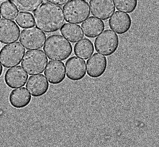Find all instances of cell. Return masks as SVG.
Returning a JSON list of instances; mask_svg holds the SVG:
<instances>
[{
  "mask_svg": "<svg viewBox=\"0 0 159 147\" xmlns=\"http://www.w3.org/2000/svg\"><path fill=\"white\" fill-rule=\"evenodd\" d=\"M107 67V60L105 56L95 53L86 62L88 75L92 78H98L105 72Z\"/></svg>",
  "mask_w": 159,
  "mask_h": 147,
  "instance_id": "obj_11",
  "label": "cell"
},
{
  "mask_svg": "<svg viewBox=\"0 0 159 147\" xmlns=\"http://www.w3.org/2000/svg\"><path fill=\"white\" fill-rule=\"evenodd\" d=\"M117 10L127 13L135 11L138 5V0H114Z\"/></svg>",
  "mask_w": 159,
  "mask_h": 147,
  "instance_id": "obj_23",
  "label": "cell"
},
{
  "mask_svg": "<svg viewBox=\"0 0 159 147\" xmlns=\"http://www.w3.org/2000/svg\"><path fill=\"white\" fill-rule=\"evenodd\" d=\"M74 52L77 57L86 60L93 54V44L89 39L84 38L74 45Z\"/></svg>",
  "mask_w": 159,
  "mask_h": 147,
  "instance_id": "obj_19",
  "label": "cell"
},
{
  "mask_svg": "<svg viewBox=\"0 0 159 147\" xmlns=\"http://www.w3.org/2000/svg\"><path fill=\"white\" fill-rule=\"evenodd\" d=\"M96 51L105 56L113 54L119 46V38L117 34L111 30H106L94 42Z\"/></svg>",
  "mask_w": 159,
  "mask_h": 147,
  "instance_id": "obj_6",
  "label": "cell"
},
{
  "mask_svg": "<svg viewBox=\"0 0 159 147\" xmlns=\"http://www.w3.org/2000/svg\"><path fill=\"white\" fill-rule=\"evenodd\" d=\"M63 10L66 21L70 23L80 24L90 16L89 5L85 0H71Z\"/></svg>",
  "mask_w": 159,
  "mask_h": 147,
  "instance_id": "obj_3",
  "label": "cell"
},
{
  "mask_svg": "<svg viewBox=\"0 0 159 147\" xmlns=\"http://www.w3.org/2000/svg\"><path fill=\"white\" fill-rule=\"evenodd\" d=\"M43 50L50 60L64 61L72 54V46L63 36L53 34L46 39Z\"/></svg>",
  "mask_w": 159,
  "mask_h": 147,
  "instance_id": "obj_2",
  "label": "cell"
},
{
  "mask_svg": "<svg viewBox=\"0 0 159 147\" xmlns=\"http://www.w3.org/2000/svg\"><path fill=\"white\" fill-rule=\"evenodd\" d=\"M31 100V95L25 87L14 90L10 94V103L15 108L22 109L28 106Z\"/></svg>",
  "mask_w": 159,
  "mask_h": 147,
  "instance_id": "obj_17",
  "label": "cell"
},
{
  "mask_svg": "<svg viewBox=\"0 0 159 147\" xmlns=\"http://www.w3.org/2000/svg\"><path fill=\"white\" fill-rule=\"evenodd\" d=\"M25 49L19 42L5 45L0 51V61L5 68L12 67L20 64Z\"/></svg>",
  "mask_w": 159,
  "mask_h": 147,
  "instance_id": "obj_5",
  "label": "cell"
},
{
  "mask_svg": "<svg viewBox=\"0 0 159 147\" xmlns=\"http://www.w3.org/2000/svg\"><path fill=\"white\" fill-rule=\"evenodd\" d=\"M61 33L72 43H75L84 37V34L80 26L71 23H66L61 28Z\"/></svg>",
  "mask_w": 159,
  "mask_h": 147,
  "instance_id": "obj_18",
  "label": "cell"
},
{
  "mask_svg": "<svg viewBox=\"0 0 159 147\" xmlns=\"http://www.w3.org/2000/svg\"><path fill=\"white\" fill-rule=\"evenodd\" d=\"M44 74L51 84L57 85L61 84L66 78L64 63L62 62L50 61Z\"/></svg>",
  "mask_w": 159,
  "mask_h": 147,
  "instance_id": "obj_13",
  "label": "cell"
},
{
  "mask_svg": "<svg viewBox=\"0 0 159 147\" xmlns=\"http://www.w3.org/2000/svg\"><path fill=\"white\" fill-rule=\"evenodd\" d=\"M34 18L36 27L46 33L58 31L65 22L62 8L50 3L39 6L34 12Z\"/></svg>",
  "mask_w": 159,
  "mask_h": 147,
  "instance_id": "obj_1",
  "label": "cell"
},
{
  "mask_svg": "<svg viewBox=\"0 0 159 147\" xmlns=\"http://www.w3.org/2000/svg\"><path fill=\"white\" fill-rule=\"evenodd\" d=\"M17 24L22 29L33 27L35 25L32 14L27 12H20L16 18Z\"/></svg>",
  "mask_w": 159,
  "mask_h": 147,
  "instance_id": "obj_21",
  "label": "cell"
},
{
  "mask_svg": "<svg viewBox=\"0 0 159 147\" xmlns=\"http://www.w3.org/2000/svg\"><path fill=\"white\" fill-rule=\"evenodd\" d=\"M48 2L55 5L63 6L70 2V0H46Z\"/></svg>",
  "mask_w": 159,
  "mask_h": 147,
  "instance_id": "obj_24",
  "label": "cell"
},
{
  "mask_svg": "<svg viewBox=\"0 0 159 147\" xmlns=\"http://www.w3.org/2000/svg\"><path fill=\"white\" fill-rule=\"evenodd\" d=\"M2 17L10 20H15L18 13V10L9 0L5 1L1 5Z\"/></svg>",
  "mask_w": 159,
  "mask_h": 147,
  "instance_id": "obj_22",
  "label": "cell"
},
{
  "mask_svg": "<svg viewBox=\"0 0 159 147\" xmlns=\"http://www.w3.org/2000/svg\"><path fill=\"white\" fill-rule=\"evenodd\" d=\"M110 29L119 34H125L130 30L132 19L128 14L116 11L109 20Z\"/></svg>",
  "mask_w": 159,
  "mask_h": 147,
  "instance_id": "obj_14",
  "label": "cell"
},
{
  "mask_svg": "<svg viewBox=\"0 0 159 147\" xmlns=\"http://www.w3.org/2000/svg\"><path fill=\"white\" fill-rule=\"evenodd\" d=\"M67 77L73 81L83 79L86 75V64L85 60L76 57L69 58L66 62Z\"/></svg>",
  "mask_w": 159,
  "mask_h": 147,
  "instance_id": "obj_10",
  "label": "cell"
},
{
  "mask_svg": "<svg viewBox=\"0 0 159 147\" xmlns=\"http://www.w3.org/2000/svg\"><path fill=\"white\" fill-rule=\"evenodd\" d=\"M48 62L45 53L41 49L29 50L24 56L21 66L29 75L43 73Z\"/></svg>",
  "mask_w": 159,
  "mask_h": 147,
  "instance_id": "obj_4",
  "label": "cell"
},
{
  "mask_svg": "<svg viewBox=\"0 0 159 147\" xmlns=\"http://www.w3.org/2000/svg\"><path fill=\"white\" fill-rule=\"evenodd\" d=\"M3 70V68L2 66V65L1 64V62H0V77H1L2 74Z\"/></svg>",
  "mask_w": 159,
  "mask_h": 147,
  "instance_id": "obj_25",
  "label": "cell"
},
{
  "mask_svg": "<svg viewBox=\"0 0 159 147\" xmlns=\"http://www.w3.org/2000/svg\"><path fill=\"white\" fill-rule=\"evenodd\" d=\"M85 36L89 38H95L103 32L105 28L102 20L91 16L85 20L81 25Z\"/></svg>",
  "mask_w": 159,
  "mask_h": 147,
  "instance_id": "obj_16",
  "label": "cell"
},
{
  "mask_svg": "<svg viewBox=\"0 0 159 147\" xmlns=\"http://www.w3.org/2000/svg\"><path fill=\"white\" fill-rule=\"evenodd\" d=\"M20 29L13 21L0 19V42L4 44L14 43L18 40Z\"/></svg>",
  "mask_w": 159,
  "mask_h": 147,
  "instance_id": "obj_8",
  "label": "cell"
},
{
  "mask_svg": "<svg viewBox=\"0 0 159 147\" xmlns=\"http://www.w3.org/2000/svg\"><path fill=\"white\" fill-rule=\"evenodd\" d=\"M20 11L33 12L42 5L44 0H9Z\"/></svg>",
  "mask_w": 159,
  "mask_h": 147,
  "instance_id": "obj_20",
  "label": "cell"
},
{
  "mask_svg": "<svg viewBox=\"0 0 159 147\" xmlns=\"http://www.w3.org/2000/svg\"><path fill=\"white\" fill-rule=\"evenodd\" d=\"M29 75L21 66L10 68L5 72V81L11 89L20 88L25 85Z\"/></svg>",
  "mask_w": 159,
  "mask_h": 147,
  "instance_id": "obj_12",
  "label": "cell"
},
{
  "mask_svg": "<svg viewBox=\"0 0 159 147\" xmlns=\"http://www.w3.org/2000/svg\"><path fill=\"white\" fill-rule=\"evenodd\" d=\"M89 5L92 15L101 20H107L115 11L113 0H90Z\"/></svg>",
  "mask_w": 159,
  "mask_h": 147,
  "instance_id": "obj_9",
  "label": "cell"
},
{
  "mask_svg": "<svg viewBox=\"0 0 159 147\" xmlns=\"http://www.w3.org/2000/svg\"><path fill=\"white\" fill-rule=\"evenodd\" d=\"M46 39L43 31L33 27L22 30L19 41L27 50H35L43 47Z\"/></svg>",
  "mask_w": 159,
  "mask_h": 147,
  "instance_id": "obj_7",
  "label": "cell"
},
{
  "mask_svg": "<svg viewBox=\"0 0 159 147\" xmlns=\"http://www.w3.org/2000/svg\"><path fill=\"white\" fill-rule=\"evenodd\" d=\"M1 18V5H0V19Z\"/></svg>",
  "mask_w": 159,
  "mask_h": 147,
  "instance_id": "obj_26",
  "label": "cell"
},
{
  "mask_svg": "<svg viewBox=\"0 0 159 147\" xmlns=\"http://www.w3.org/2000/svg\"><path fill=\"white\" fill-rule=\"evenodd\" d=\"M49 83L43 74L32 76L28 80L26 88L33 97H40L45 95L49 89Z\"/></svg>",
  "mask_w": 159,
  "mask_h": 147,
  "instance_id": "obj_15",
  "label": "cell"
},
{
  "mask_svg": "<svg viewBox=\"0 0 159 147\" xmlns=\"http://www.w3.org/2000/svg\"><path fill=\"white\" fill-rule=\"evenodd\" d=\"M0 49H1V43H0Z\"/></svg>",
  "mask_w": 159,
  "mask_h": 147,
  "instance_id": "obj_27",
  "label": "cell"
}]
</instances>
